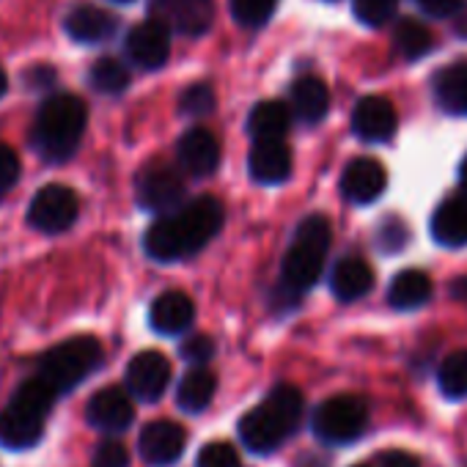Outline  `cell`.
Segmentation results:
<instances>
[{"label": "cell", "instance_id": "6da1fadb", "mask_svg": "<svg viewBox=\"0 0 467 467\" xmlns=\"http://www.w3.org/2000/svg\"><path fill=\"white\" fill-rule=\"evenodd\" d=\"M223 225V206L212 195L184 201L160 214L143 237L146 254L154 262H179L195 256Z\"/></svg>", "mask_w": 467, "mask_h": 467}, {"label": "cell", "instance_id": "7a4b0ae2", "mask_svg": "<svg viewBox=\"0 0 467 467\" xmlns=\"http://www.w3.org/2000/svg\"><path fill=\"white\" fill-rule=\"evenodd\" d=\"M303 410H306L303 393L295 385H278L262 404H256L240 420L243 445L256 456L275 453L297 431L303 420Z\"/></svg>", "mask_w": 467, "mask_h": 467}, {"label": "cell", "instance_id": "3957f363", "mask_svg": "<svg viewBox=\"0 0 467 467\" xmlns=\"http://www.w3.org/2000/svg\"><path fill=\"white\" fill-rule=\"evenodd\" d=\"M86 102L75 94L50 97L36 116L34 124V149L47 162H67L86 132Z\"/></svg>", "mask_w": 467, "mask_h": 467}, {"label": "cell", "instance_id": "277c9868", "mask_svg": "<svg viewBox=\"0 0 467 467\" xmlns=\"http://www.w3.org/2000/svg\"><path fill=\"white\" fill-rule=\"evenodd\" d=\"M330 240H333V231L325 214L306 217L297 225L295 237L289 243V251L284 256V284L292 286L295 292L311 289L322 275Z\"/></svg>", "mask_w": 467, "mask_h": 467}, {"label": "cell", "instance_id": "5b68a950", "mask_svg": "<svg viewBox=\"0 0 467 467\" xmlns=\"http://www.w3.org/2000/svg\"><path fill=\"white\" fill-rule=\"evenodd\" d=\"M102 363V347L94 336L69 338L47 349L39 360V377L47 379L56 393L75 390L86 377H91Z\"/></svg>", "mask_w": 467, "mask_h": 467}, {"label": "cell", "instance_id": "8992f818", "mask_svg": "<svg viewBox=\"0 0 467 467\" xmlns=\"http://www.w3.org/2000/svg\"><path fill=\"white\" fill-rule=\"evenodd\" d=\"M368 404L360 396H333L314 410L311 429L327 445H349L366 434Z\"/></svg>", "mask_w": 467, "mask_h": 467}, {"label": "cell", "instance_id": "52a82bcc", "mask_svg": "<svg viewBox=\"0 0 467 467\" xmlns=\"http://www.w3.org/2000/svg\"><path fill=\"white\" fill-rule=\"evenodd\" d=\"M80 212L78 192L67 184H47L42 187L31 206H28V223L45 234H58L67 231Z\"/></svg>", "mask_w": 467, "mask_h": 467}, {"label": "cell", "instance_id": "ba28073f", "mask_svg": "<svg viewBox=\"0 0 467 467\" xmlns=\"http://www.w3.org/2000/svg\"><path fill=\"white\" fill-rule=\"evenodd\" d=\"M135 195L138 203L149 212H171L176 206H182L184 198V182L179 176L176 168L165 165V162H151L146 165L138 179H135Z\"/></svg>", "mask_w": 467, "mask_h": 467}, {"label": "cell", "instance_id": "9c48e42d", "mask_svg": "<svg viewBox=\"0 0 467 467\" xmlns=\"http://www.w3.org/2000/svg\"><path fill=\"white\" fill-rule=\"evenodd\" d=\"M184 448H187V431L173 420H151L143 426L138 437V453L151 467H168L179 462Z\"/></svg>", "mask_w": 467, "mask_h": 467}, {"label": "cell", "instance_id": "30bf717a", "mask_svg": "<svg viewBox=\"0 0 467 467\" xmlns=\"http://www.w3.org/2000/svg\"><path fill=\"white\" fill-rule=\"evenodd\" d=\"M151 12L182 36H201L214 20V0H151Z\"/></svg>", "mask_w": 467, "mask_h": 467}, {"label": "cell", "instance_id": "8fae6325", "mask_svg": "<svg viewBox=\"0 0 467 467\" xmlns=\"http://www.w3.org/2000/svg\"><path fill=\"white\" fill-rule=\"evenodd\" d=\"M127 390L140 401H157L171 382V363L162 352L146 349L135 355L127 366Z\"/></svg>", "mask_w": 467, "mask_h": 467}, {"label": "cell", "instance_id": "7c38bea8", "mask_svg": "<svg viewBox=\"0 0 467 467\" xmlns=\"http://www.w3.org/2000/svg\"><path fill=\"white\" fill-rule=\"evenodd\" d=\"M132 393L124 388H102L88 399L86 418L94 429L105 434H121L132 426L135 420V407H132Z\"/></svg>", "mask_w": 467, "mask_h": 467}, {"label": "cell", "instance_id": "4fadbf2b", "mask_svg": "<svg viewBox=\"0 0 467 467\" xmlns=\"http://www.w3.org/2000/svg\"><path fill=\"white\" fill-rule=\"evenodd\" d=\"M127 56L140 69H160L171 56V28L151 17L127 34Z\"/></svg>", "mask_w": 467, "mask_h": 467}, {"label": "cell", "instance_id": "5bb4252c", "mask_svg": "<svg viewBox=\"0 0 467 467\" xmlns=\"http://www.w3.org/2000/svg\"><path fill=\"white\" fill-rule=\"evenodd\" d=\"M385 184H388L385 165L377 162L374 157H358L341 173V192L352 203H371L374 198L382 195Z\"/></svg>", "mask_w": 467, "mask_h": 467}, {"label": "cell", "instance_id": "9a60e30c", "mask_svg": "<svg viewBox=\"0 0 467 467\" xmlns=\"http://www.w3.org/2000/svg\"><path fill=\"white\" fill-rule=\"evenodd\" d=\"M176 157L190 176H209L220 165V143L209 130L195 127L182 135L176 146Z\"/></svg>", "mask_w": 467, "mask_h": 467}, {"label": "cell", "instance_id": "2e32d148", "mask_svg": "<svg viewBox=\"0 0 467 467\" xmlns=\"http://www.w3.org/2000/svg\"><path fill=\"white\" fill-rule=\"evenodd\" d=\"M396 108L385 97H363L352 110V127L363 140H388L396 132Z\"/></svg>", "mask_w": 467, "mask_h": 467}, {"label": "cell", "instance_id": "e0dca14e", "mask_svg": "<svg viewBox=\"0 0 467 467\" xmlns=\"http://www.w3.org/2000/svg\"><path fill=\"white\" fill-rule=\"evenodd\" d=\"M248 168L256 182L281 184L292 173V151L284 140H254Z\"/></svg>", "mask_w": 467, "mask_h": 467}, {"label": "cell", "instance_id": "ac0fdd59", "mask_svg": "<svg viewBox=\"0 0 467 467\" xmlns=\"http://www.w3.org/2000/svg\"><path fill=\"white\" fill-rule=\"evenodd\" d=\"M431 237L445 248L467 245V192L442 201L431 217Z\"/></svg>", "mask_w": 467, "mask_h": 467}, {"label": "cell", "instance_id": "d6986e66", "mask_svg": "<svg viewBox=\"0 0 467 467\" xmlns=\"http://www.w3.org/2000/svg\"><path fill=\"white\" fill-rule=\"evenodd\" d=\"M195 319V306L184 292H165L151 303L149 322L160 336H179Z\"/></svg>", "mask_w": 467, "mask_h": 467}, {"label": "cell", "instance_id": "ffe728a7", "mask_svg": "<svg viewBox=\"0 0 467 467\" xmlns=\"http://www.w3.org/2000/svg\"><path fill=\"white\" fill-rule=\"evenodd\" d=\"M116 26L119 20L110 12H105L102 6H91V4L75 6L67 17V34L80 45H99L110 39L116 34Z\"/></svg>", "mask_w": 467, "mask_h": 467}, {"label": "cell", "instance_id": "44dd1931", "mask_svg": "<svg viewBox=\"0 0 467 467\" xmlns=\"http://www.w3.org/2000/svg\"><path fill=\"white\" fill-rule=\"evenodd\" d=\"M45 434V420L34 418L17 407L0 410V445L12 451H28L34 448Z\"/></svg>", "mask_w": 467, "mask_h": 467}, {"label": "cell", "instance_id": "7402d4cb", "mask_svg": "<svg viewBox=\"0 0 467 467\" xmlns=\"http://www.w3.org/2000/svg\"><path fill=\"white\" fill-rule=\"evenodd\" d=\"M371 286H374V273L363 259L347 256L333 267L330 289L341 303H352V300L366 297L371 292Z\"/></svg>", "mask_w": 467, "mask_h": 467}, {"label": "cell", "instance_id": "603a6c76", "mask_svg": "<svg viewBox=\"0 0 467 467\" xmlns=\"http://www.w3.org/2000/svg\"><path fill=\"white\" fill-rule=\"evenodd\" d=\"M214 390H217V377L203 368V366H195L190 368L182 379H179V388H176V404L179 410L195 415L201 410H206L214 399Z\"/></svg>", "mask_w": 467, "mask_h": 467}, {"label": "cell", "instance_id": "cb8c5ba5", "mask_svg": "<svg viewBox=\"0 0 467 467\" xmlns=\"http://www.w3.org/2000/svg\"><path fill=\"white\" fill-rule=\"evenodd\" d=\"M292 108L308 124L322 121L327 116V108H330V91H327L325 80H319L314 75H306V78L295 80V86H292Z\"/></svg>", "mask_w": 467, "mask_h": 467}, {"label": "cell", "instance_id": "d4e9b609", "mask_svg": "<svg viewBox=\"0 0 467 467\" xmlns=\"http://www.w3.org/2000/svg\"><path fill=\"white\" fill-rule=\"evenodd\" d=\"M289 124H292L289 108L284 102H278V99H267V102H259L251 110L248 132H251L254 140H284Z\"/></svg>", "mask_w": 467, "mask_h": 467}, {"label": "cell", "instance_id": "484cf974", "mask_svg": "<svg viewBox=\"0 0 467 467\" xmlns=\"http://www.w3.org/2000/svg\"><path fill=\"white\" fill-rule=\"evenodd\" d=\"M431 297V281L426 273L420 270H404L393 278L390 289H388V303L396 311H412L426 306Z\"/></svg>", "mask_w": 467, "mask_h": 467}, {"label": "cell", "instance_id": "4316f807", "mask_svg": "<svg viewBox=\"0 0 467 467\" xmlns=\"http://www.w3.org/2000/svg\"><path fill=\"white\" fill-rule=\"evenodd\" d=\"M437 102L459 116H467V64H453L434 78Z\"/></svg>", "mask_w": 467, "mask_h": 467}, {"label": "cell", "instance_id": "83f0119b", "mask_svg": "<svg viewBox=\"0 0 467 467\" xmlns=\"http://www.w3.org/2000/svg\"><path fill=\"white\" fill-rule=\"evenodd\" d=\"M56 388L47 382V379H42V377H34V379H26L20 388H17V393L12 396V407H17V410H23V412H28V415H34V418H42V420H47V415H50V410H53V404H56Z\"/></svg>", "mask_w": 467, "mask_h": 467}, {"label": "cell", "instance_id": "f1b7e54d", "mask_svg": "<svg viewBox=\"0 0 467 467\" xmlns=\"http://www.w3.org/2000/svg\"><path fill=\"white\" fill-rule=\"evenodd\" d=\"M431 31L412 20V17H404L399 26H396V50L407 58V61H418L423 58L429 50H431Z\"/></svg>", "mask_w": 467, "mask_h": 467}, {"label": "cell", "instance_id": "f546056e", "mask_svg": "<svg viewBox=\"0 0 467 467\" xmlns=\"http://www.w3.org/2000/svg\"><path fill=\"white\" fill-rule=\"evenodd\" d=\"M437 382H440V390L445 399H464L467 396V349H459V352H451L442 366H440V374H437Z\"/></svg>", "mask_w": 467, "mask_h": 467}, {"label": "cell", "instance_id": "4dcf8cb0", "mask_svg": "<svg viewBox=\"0 0 467 467\" xmlns=\"http://www.w3.org/2000/svg\"><path fill=\"white\" fill-rule=\"evenodd\" d=\"M88 83L94 86V91L113 97V94H121L130 86V69L119 58H99L91 67Z\"/></svg>", "mask_w": 467, "mask_h": 467}, {"label": "cell", "instance_id": "1f68e13d", "mask_svg": "<svg viewBox=\"0 0 467 467\" xmlns=\"http://www.w3.org/2000/svg\"><path fill=\"white\" fill-rule=\"evenodd\" d=\"M278 6V0H231V15L243 28L265 26Z\"/></svg>", "mask_w": 467, "mask_h": 467}, {"label": "cell", "instance_id": "d6a6232c", "mask_svg": "<svg viewBox=\"0 0 467 467\" xmlns=\"http://www.w3.org/2000/svg\"><path fill=\"white\" fill-rule=\"evenodd\" d=\"M396 4L399 0H355V17L368 28H379L393 20Z\"/></svg>", "mask_w": 467, "mask_h": 467}, {"label": "cell", "instance_id": "836d02e7", "mask_svg": "<svg viewBox=\"0 0 467 467\" xmlns=\"http://www.w3.org/2000/svg\"><path fill=\"white\" fill-rule=\"evenodd\" d=\"M195 467H243V459L228 442H206L198 451Z\"/></svg>", "mask_w": 467, "mask_h": 467}, {"label": "cell", "instance_id": "e575fe53", "mask_svg": "<svg viewBox=\"0 0 467 467\" xmlns=\"http://www.w3.org/2000/svg\"><path fill=\"white\" fill-rule=\"evenodd\" d=\"M179 108H182L184 116H209L214 110V91H212V86H206V83L190 86L182 94Z\"/></svg>", "mask_w": 467, "mask_h": 467}, {"label": "cell", "instance_id": "d590c367", "mask_svg": "<svg viewBox=\"0 0 467 467\" xmlns=\"http://www.w3.org/2000/svg\"><path fill=\"white\" fill-rule=\"evenodd\" d=\"M179 352H182V358H184L187 363H192V366H203V363H206V360H212V355H214V341H212L209 336L198 333V336L184 338Z\"/></svg>", "mask_w": 467, "mask_h": 467}, {"label": "cell", "instance_id": "8d00e7d4", "mask_svg": "<svg viewBox=\"0 0 467 467\" xmlns=\"http://www.w3.org/2000/svg\"><path fill=\"white\" fill-rule=\"evenodd\" d=\"M20 173H23V165H20L17 151L9 143H0V192L12 190L17 184Z\"/></svg>", "mask_w": 467, "mask_h": 467}, {"label": "cell", "instance_id": "74e56055", "mask_svg": "<svg viewBox=\"0 0 467 467\" xmlns=\"http://www.w3.org/2000/svg\"><path fill=\"white\" fill-rule=\"evenodd\" d=\"M94 467H130V451L119 440H105L94 451Z\"/></svg>", "mask_w": 467, "mask_h": 467}, {"label": "cell", "instance_id": "f35d334b", "mask_svg": "<svg viewBox=\"0 0 467 467\" xmlns=\"http://www.w3.org/2000/svg\"><path fill=\"white\" fill-rule=\"evenodd\" d=\"M410 240V231L401 220H385V225L377 231V243L382 245V251L393 254V251H401Z\"/></svg>", "mask_w": 467, "mask_h": 467}, {"label": "cell", "instance_id": "ab89813d", "mask_svg": "<svg viewBox=\"0 0 467 467\" xmlns=\"http://www.w3.org/2000/svg\"><path fill=\"white\" fill-rule=\"evenodd\" d=\"M418 6L429 17H451L464 6V0H418Z\"/></svg>", "mask_w": 467, "mask_h": 467}, {"label": "cell", "instance_id": "60d3db41", "mask_svg": "<svg viewBox=\"0 0 467 467\" xmlns=\"http://www.w3.org/2000/svg\"><path fill=\"white\" fill-rule=\"evenodd\" d=\"M374 467H420L418 459L407 451H382L374 462Z\"/></svg>", "mask_w": 467, "mask_h": 467}, {"label": "cell", "instance_id": "b9f144b4", "mask_svg": "<svg viewBox=\"0 0 467 467\" xmlns=\"http://www.w3.org/2000/svg\"><path fill=\"white\" fill-rule=\"evenodd\" d=\"M26 83H28L31 91H45V88H50L56 83V72L50 67H31L26 72Z\"/></svg>", "mask_w": 467, "mask_h": 467}, {"label": "cell", "instance_id": "7bdbcfd3", "mask_svg": "<svg viewBox=\"0 0 467 467\" xmlns=\"http://www.w3.org/2000/svg\"><path fill=\"white\" fill-rule=\"evenodd\" d=\"M451 292H453L456 300H467V278H456L453 286H451Z\"/></svg>", "mask_w": 467, "mask_h": 467}, {"label": "cell", "instance_id": "ee69618b", "mask_svg": "<svg viewBox=\"0 0 467 467\" xmlns=\"http://www.w3.org/2000/svg\"><path fill=\"white\" fill-rule=\"evenodd\" d=\"M459 179H462V190L467 192V160H464L462 168H459Z\"/></svg>", "mask_w": 467, "mask_h": 467}, {"label": "cell", "instance_id": "f6af8a7d", "mask_svg": "<svg viewBox=\"0 0 467 467\" xmlns=\"http://www.w3.org/2000/svg\"><path fill=\"white\" fill-rule=\"evenodd\" d=\"M6 88H9V78H6V72H4V69H0V97L6 94Z\"/></svg>", "mask_w": 467, "mask_h": 467}, {"label": "cell", "instance_id": "bcb514c9", "mask_svg": "<svg viewBox=\"0 0 467 467\" xmlns=\"http://www.w3.org/2000/svg\"><path fill=\"white\" fill-rule=\"evenodd\" d=\"M355 467H374V464H355Z\"/></svg>", "mask_w": 467, "mask_h": 467}, {"label": "cell", "instance_id": "7dc6e473", "mask_svg": "<svg viewBox=\"0 0 467 467\" xmlns=\"http://www.w3.org/2000/svg\"><path fill=\"white\" fill-rule=\"evenodd\" d=\"M119 4H130V0H119Z\"/></svg>", "mask_w": 467, "mask_h": 467}]
</instances>
